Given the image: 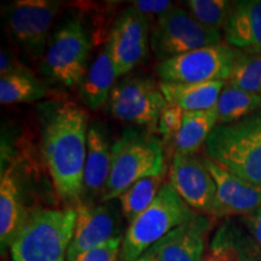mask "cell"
Returning a JSON list of instances; mask_svg holds the SVG:
<instances>
[{
	"label": "cell",
	"instance_id": "25",
	"mask_svg": "<svg viewBox=\"0 0 261 261\" xmlns=\"http://www.w3.org/2000/svg\"><path fill=\"white\" fill-rule=\"evenodd\" d=\"M163 177L165 174L140 179L117 198L121 207L122 217L128 225L132 224L154 202L163 184Z\"/></svg>",
	"mask_w": 261,
	"mask_h": 261
},
{
	"label": "cell",
	"instance_id": "27",
	"mask_svg": "<svg viewBox=\"0 0 261 261\" xmlns=\"http://www.w3.org/2000/svg\"><path fill=\"white\" fill-rule=\"evenodd\" d=\"M189 12L205 27L223 31L226 25L233 2L225 0H189L185 2Z\"/></svg>",
	"mask_w": 261,
	"mask_h": 261
},
{
	"label": "cell",
	"instance_id": "24",
	"mask_svg": "<svg viewBox=\"0 0 261 261\" xmlns=\"http://www.w3.org/2000/svg\"><path fill=\"white\" fill-rule=\"evenodd\" d=\"M45 96H46V89L31 71H16L0 77L2 104L35 102Z\"/></svg>",
	"mask_w": 261,
	"mask_h": 261
},
{
	"label": "cell",
	"instance_id": "30",
	"mask_svg": "<svg viewBox=\"0 0 261 261\" xmlns=\"http://www.w3.org/2000/svg\"><path fill=\"white\" fill-rule=\"evenodd\" d=\"M130 6L148 18L150 15L158 16L159 18L160 16L165 15L166 12L175 8L173 3L168 0H136V2L130 3Z\"/></svg>",
	"mask_w": 261,
	"mask_h": 261
},
{
	"label": "cell",
	"instance_id": "4",
	"mask_svg": "<svg viewBox=\"0 0 261 261\" xmlns=\"http://www.w3.org/2000/svg\"><path fill=\"white\" fill-rule=\"evenodd\" d=\"M76 215L75 208L31 212L10 246L12 261H65Z\"/></svg>",
	"mask_w": 261,
	"mask_h": 261
},
{
	"label": "cell",
	"instance_id": "13",
	"mask_svg": "<svg viewBox=\"0 0 261 261\" xmlns=\"http://www.w3.org/2000/svg\"><path fill=\"white\" fill-rule=\"evenodd\" d=\"M107 42L117 76L129 74L148 54L149 18L128 6L114 22Z\"/></svg>",
	"mask_w": 261,
	"mask_h": 261
},
{
	"label": "cell",
	"instance_id": "33",
	"mask_svg": "<svg viewBox=\"0 0 261 261\" xmlns=\"http://www.w3.org/2000/svg\"><path fill=\"white\" fill-rule=\"evenodd\" d=\"M135 261H152L151 259H150V257L148 256V255H145V254H143L142 256L140 257H138V259L137 260H135Z\"/></svg>",
	"mask_w": 261,
	"mask_h": 261
},
{
	"label": "cell",
	"instance_id": "16",
	"mask_svg": "<svg viewBox=\"0 0 261 261\" xmlns=\"http://www.w3.org/2000/svg\"><path fill=\"white\" fill-rule=\"evenodd\" d=\"M112 148L104 127L99 123H91L87 135L81 203H94V200H99L112 172Z\"/></svg>",
	"mask_w": 261,
	"mask_h": 261
},
{
	"label": "cell",
	"instance_id": "8",
	"mask_svg": "<svg viewBox=\"0 0 261 261\" xmlns=\"http://www.w3.org/2000/svg\"><path fill=\"white\" fill-rule=\"evenodd\" d=\"M220 42L221 31L205 27L190 12L177 6L160 16L150 37L151 50L159 62Z\"/></svg>",
	"mask_w": 261,
	"mask_h": 261
},
{
	"label": "cell",
	"instance_id": "20",
	"mask_svg": "<svg viewBox=\"0 0 261 261\" xmlns=\"http://www.w3.org/2000/svg\"><path fill=\"white\" fill-rule=\"evenodd\" d=\"M117 77L109 45L106 42L77 87L83 102L92 110L108 103Z\"/></svg>",
	"mask_w": 261,
	"mask_h": 261
},
{
	"label": "cell",
	"instance_id": "18",
	"mask_svg": "<svg viewBox=\"0 0 261 261\" xmlns=\"http://www.w3.org/2000/svg\"><path fill=\"white\" fill-rule=\"evenodd\" d=\"M223 34L230 46L250 54H261L260 0L233 2Z\"/></svg>",
	"mask_w": 261,
	"mask_h": 261
},
{
	"label": "cell",
	"instance_id": "14",
	"mask_svg": "<svg viewBox=\"0 0 261 261\" xmlns=\"http://www.w3.org/2000/svg\"><path fill=\"white\" fill-rule=\"evenodd\" d=\"M212 217L196 213L144 253L152 261H203Z\"/></svg>",
	"mask_w": 261,
	"mask_h": 261
},
{
	"label": "cell",
	"instance_id": "32",
	"mask_svg": "<svg viewBox=\"0 0 261 261\" xmlns=\"http://www.w3.org/2000/svg\"><path fill=\"white\" fill-rule=\"evenodd\" d=\"M27 70L22 65L17 64L14 58L11 57L10 52L2 50V55H0V75L4 76V75L16 73V71H22Z\"/></svg>",
	"mask_w": 261,
	"mask_h": 261
},
{
	"label": "cell",
	"instance_id": "1",
	"mask_svg": "<svg viewBox=\"0 0 261 261\" xmlns=\"http://www.w3.org/2000/svg\"><path fill=\"white\" fill-rule=\"evenodd\" d=\"M41 109L45 163L58 196L76 208L83 197L89 115L73 102L47 104Z\"/></svg>",
	"mask_w": 261,
	"mask_h": 261
},
{
	"label": "cell",
	"instance_id": "23",
	"mask_svg": "<svg viewBox=\"0 0 261 261\" xmlns=\"http://www.w3.org/2000/svg\"><path fill=\"white\" fill-rule=\"evenodd\" d=\"M218 125H230L261 110V94L247 92L225 83L217 107Z\"/></svg>",
	"mask_w": 261,
	"mask_h": 261
},
{
	"label": "cell",
	"instance_id": "2",
	"mask_svg": "<svg viewBox=\"0 0 261 261\" xmlns=\"http://www.w3.org/2000/svg\"><path fill=\"white\" fill-rule=\"evenodd\" d=\"M112 172L99 202L117 198L140 179L165 174L162 139L146 129L126 128L113 144Z\"/></svg>",
	"mask_w": 261,
	"mask_h": 261
},
{
	"label": "cell",
	"instance_id": "5",
	"mask_svg": "<svg viewBox=\"0 0 261 261\" xmlns=\"http://www.w3.org/2000/svg\"><path fill=\"white\" fill-rule=\"evenodd\" d=\"M196 213L182 201L171 182L165 181L154 202L128 225L122 240L121 261L137 260Z\"/></svg>",
	"mask_w": 261,
	"mask_h": 261
},
{
	"label": "cell",
	"instance_id": "22",
	"mask_svg": "<svg viewBox=\"0 0 261 261\" xmlns=\"http://www.w3.org/2000/svg\"><path fill=\"white\" fill-rule=\"evenodd\" d=\"M218 125L217 110L184 112L181 128L174 140V154L196 155Z\"/></svg>",
	"mask_w": 261,
	"mask_h": 261
},
{
	"label": "cell",
	"instance_id": "11",
	"mask_svg": "<svg viewBox=\"0 0 261 261\" xmlns=\"http://www.w3.org/2000/svg\"><path fill=\"white\" fill-rule=\"evenodd\" d=\"M169 182L191 210L212 218H219L217 185L205 166L204 158L173 155Z\"/></svg>",
	"mask_w": 261,
	"mask_h": 261
},
{
	"label": "cell",
	"instance_id": "12",
	"mask_svg": "<svg viewBox=\"0 0 261 261\" xmlns=\"http://www.w3.org/2000/svg\"><path fill=\"white\" fill-rule=\"evenodd\" d=\"M119 202V201H117ZM116 200L103 203H80L76 210L73 240L67 261L121 234V207Z\"/></svg>",
	"mask_w": 261,
	"mask_h": 261
},
{
	"label": "cell",
	"instance_id": "26",
	"mask_svg": "<svg viewBox=\"0 0 261 261\" xmlns=\"http://www.w3.org/2000/svg\"><path fill=\"white\" fill-rule=\"evenodd\" d=\"M226 84L247 92L261 94V54L241 51Z\"/></svg>",
	"mask_w": 261,
	"mask_h": 261
},
{
	"label": "cell",
	"instance_id": "31",
	"mask_svg": "<svg viewBox=\"0 0 261 261\" xmlns=\"http://www.w3.org/2000/svg\"><path fill=\"white\" fill-rule=\"evenodd\" d=\"M242 221L261 247V205L252 213L243 215Z\"/></svg>",
	"mask_w": 261,
	"mask_h": 261
},
{
	"label": "cell",
	"instance_id": "29",
	"mask_svg": "<svg viewBox=\"0 0 261 261\" xmlns=\"http://www.w3.org/2000/svg\"><path fill=\"white\" fill-rule=\"evenodd\" d=\"M122 240L123 236L113 238L83 253L75 261H121Z\"/></svg>",
	"mask_w": 261,
	"mask_h": 261
},
{
	"label": "cell",
	"instance_id": "10",
	"mask_svg": "<svg viewBox=\"0 0 261 261\" xmlns=\"http://www.w3.org/2000/svg\"><path fill=\"white\" fill-rule=\"evenodd\" d=\"M60 9V2L17 0L6 6V27L33 58H40L47 48L48 35Z\"/></svg>",
	"mask_w": 261,
	"mask_h": 261
},
{
	"label": "cell",
	"instance_id": "3",
	"mask_svg": "<svg viewBox=\"0 0 261 261\" xmlns=\"http://www.w3.org/2000/svg\"><path fill=\"white\" fill-rule=\"evenodd\" d=\"M205 158L261 189V110L230 125H217L205 142Z\"/></svg>",
	"mask_w": 261,
	"mask_h": 261
},
{
	"label": "cell",
	"instance_id": "17",
	"mask_svg": "<svg viewBox=\"0 0 261 261\" xmlns=\"http://www.w3.org/2000/svg\"><path fill=\"white\" fill-rule=\"evenodd\" d=\"M31 212L24 207V196L15 163L3 168L0 178V246L2 254L14 242Z\"/></svg>",
	"mask_w": 261,
	"mask_h": 261
},
{
	"label": "cell",
	"instance_id": "15",
	"mask_svg": "<svg viewBox=\"0 0 261 261\" xmlns=\"http://www.w3.org/2000/svg\"><path fill=\"white\" fill-rule=\"evenodd\" d=\"M205 166L217 185L219 218L247 215L261 205V189L244 181L233 173L204 158Z\"/></svg>",
	"mask_w": 261,
	"mask_h": 261
},
{
	"label": "cell",
	"instance_id": "21",
	"mask_svg": "<svg viewBox=\"0 0 261 261\" xmlns=\"http://www.w3.org/2000/svg\"><path fill=\"white\" fill-rule=\"evenodd\" d=\"M167 104L182 112H203L217 107L225 81L204 84H160Z\"/></svg>",
	"mask_w": 261,
	"mask_h": 261
},
{
	"label": "cell",
	"instance_id": "28",
	"mask_svg": "<svg viewBox=\"0 0 261 261\" xmlns=\"http://www.w3.org/2000/svg\"><path fill=\"white\" fill-rule=\"evenodd\" d=\"M182 116H184V112L180 108L172 106V104H167L162 110L159 120L158 130L161 136L163 144H168V143L174 144V140L181 128Z\"/></svg>",
	"mask_w": 261,
	"mask_h": 261
},
{
	"label": "cell",
	"instance_id": "19",
	"mask_svg": "<svg viewBox=\"0 0 261 261\" xmlns=\"http://www.w3.org/2000/svg\"><path fill=\"white\" fill-rule=\"evenodd\" d=\"M203 261H261V247L252 233L228 218L215 232Z\"/></svg>",
	"mask_w": 261,
	"mask_h": 261
},
{
	"label": "cell",
	"instance_id": "6",
	"mask_svg": "<svg viewBox=\"0 0 261 261\" xmlns=\"http://www.w3.org/2000/svg\"><path fill=\"white\" fill-rule=\"evenodd\" d=\"M91 41L83 22L71 17L50 38L41 73L64 87H79L89 70Z\"/></svg>",
	"mask_w": 261,
	"mask_h": 261
},
{
	"label": "cell",
	"instance_id": "9",
	"mask_svg": "<svg viewBox=\"0 0 261 261\" xmlns=\"http://www.w3.org/2000/svg\"><path fill=\"white\" fill-rule=\"evenodd\" d=\"M107 104L108 112L116 120L155 132L167 102L152 77L132 75L114 86Z\"/></svg>",
	"mask_w": 261,
	"mask_h": 261
},
{
	"label": "cell",
	"instance_id": "7",
	"mask_svg": "<svg viewBox=\"0 0 261 261\" xmlns=\"http://www.w3.org/2000/svg\"><path fill=\"white\" fill-rule=\"evenodd\" d=\"M240 55V50L220 42L159 62L156 73L165 84L226 83Z\"/></svg>",
	"mask_w": 261,
	"mask_h": 261
}]
</instances>
